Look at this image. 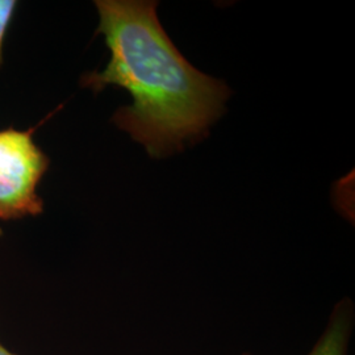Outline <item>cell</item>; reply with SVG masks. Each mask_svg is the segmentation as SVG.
<instances>
[{
    "instance_id": "1",
    "label": "cell",
    "mask_w": 355,
    "mask_h": 355,
    "mask_svg": "<svg viewBox=\"0 0 355 355\" xmlns=\"http://www.w3.org/2000/svg\"><path fill=\"white\" fill-rule=\"evenodd\" d=\"M95 6L111 58L82 85L96 92L114 85L130 94L132 105L114 114V124L154 158L205 139L232 92L180 54L158 20V1L98 0Z\"/></svg>"
},
{
    "instance_id": "6",
    "label": "cell",
    "mask_w": 355,
    "mask_h": 355,
    "mask_svg": "<svg viewBox=\"0 0 355 355\" xmlns=\"http://www.w3.org/2000/svg\"><path fill=\"white\" fill-rule=\"evenodd\" d=\"M0 236H1V229H0Z\"/></svg>"
},
{
    "instance_id": "4",
    "label": "cell",
    "mask_w": 355,
    "mask_h": 355,
    "mask_svg": "<svg viewBox=\"0 0 355 355\" xmlns=\"http://www.w3.org/2000/svg\"><path fill=\"white\" fill-rule=\"evenodd\" d=\"M15 8H16V1H13V0H0V62H1L3 41H4V36H6L8 24L12 19Z\"/></svg>"
},
{
    "instance_id": "2",
    "label": "cell",
    "mask_w": 355,
    "mask_h": 355,
    "mask_svg": "<svg viewBox=\"0 0 355 355\" xmlns=\"http://www.w3.org/2000/svg\"><path fill=\"white\" fill-rule=\"evenodd\" d=\"M48 159L31 132H0V218L37 215L42 211L36 187Z\"/></svg>"
},
{
    "instance_id": "5",
    "label": "cell",
    "mask_w": 355,
    "mask_h": 355,
    "mask_svg": "<svg viewBox=\"0 0 355 355\" xmlns=\"http://www.w3.org/2000/svg\"><path fill=\"white\" fill-rule=\"evenodd\" d=\"M0 355H15L11 353V352H8L6 347H3L1 345H0Z\"/></svg>"
},
{
    "instance_id": "3",
    "label": "cell",
    "mask_w": 355,
    "mask_h": 355,
    "mask_svg": "<svg viewBox=\"0 0 355 355\" xmlns=\"http://www.w3.org/2000/svg\"><path fill=\"white\" fill-rule=\"evenodd\" d=\"M350 327L349 313L343 311L336 312L309 355H346Z\"/></svg>"
}]
</instances>
